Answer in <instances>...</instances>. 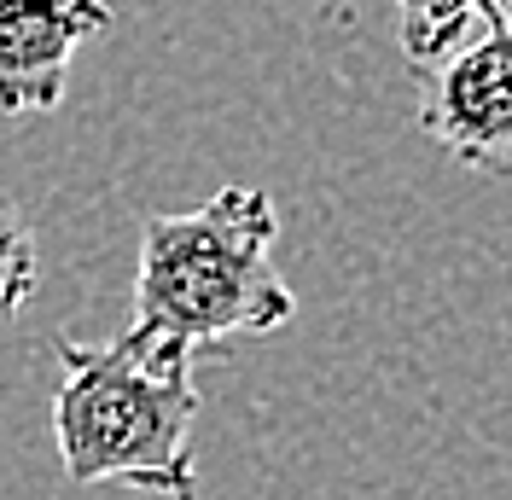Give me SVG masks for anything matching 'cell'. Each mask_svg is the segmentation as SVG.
I'll return each instance as SVG.
<instances>
[{"mask_svg": "<svg viewBox=\"0 0 512 500\" xmlns=\"http://www.w3.org/2000/svg\"><path fill=\"white\" fill-rule=\"evenodd\" d=\"M280 204L262 187H222L187 216H140L134 314L123 332L192 355L227 338L280 332L297 297L274 262Z\"/></svg>", "mask_w": 512, "mask_h": 500, "instance_id": "obj_1", "label": "cell"}, {"mask_svg": "<svg viewBox=\"0 0 512 500\" xmlns=\"http://www.w3.org/2000/svg\"><path fill=\"white\" fill-rule=\"evenodd\" d=\"M53 349L64 367L53 390V442L64 477L76 489L117 483L158 500L198 495L192 355L158 349L134 332H117L111 344L53 338Z\"/></svg>", "mask_w": 512, "mask_h": 500, "instance_id": "obj_2", "label": "cell"}, {"mask_svg": "<svg viewBox=\"0 0 512 500\" xmlns=\"http://www.w3.org/2000/svg\"><path fill=\"white\" fill-rule=\"evenodd\" d=\"M419 128L454 163L512 175V6L443 59L419 105Z\"/></svg>", "mask_w": 512, "mask_h": 500, "instance_id": "obj_3", "label": "cell"}, {"mask_svg": "<svg viewBox=\"0 0 512 500\" xmlns=\"http://www.w3.org/2000/svg\"><path fill=\"white\" fill-rule=\"evenodd\" d=\"M111 30L105 0H0V117L59 111L70 59Z\"/></svg>", "mask_w": 512, "mask_h": 500, "instance_id": "obj_4", "label": "cell"}, {"mask_svg": "<svg viewBox=\"0 0 512 500\" xmlns=\"http://www.w3.org/2000/svg\"><path fill=\"white\" fill-rule=\"evenodd\" d=\"M512 0H396V35L414 64H443L460 53L472 30H489Z\"/></svg>", "mask_w": 512, "mask_h": 500, "instance_id": "obj_5", "label": "cell"}, {"mask_svg": "<svg viewBox=\"0 0 512 500\" xmlns=\"http://www.w3.org/2000/svg\"><path fill=\"white\" fill-rule=\"evenodd\" d=\"M35 285H41V256H35L30 216L12 198H0V326L30 309Z\"/></svg>", "mask_w": 512, "mask_h": 500, "instance_id": "obj_6", "label": "cell"}]
</instances>
